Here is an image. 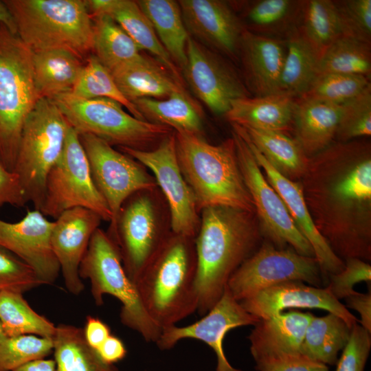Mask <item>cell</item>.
Segmentation results:
<instances>
[{
    "label": "cell",
    "instance_id": "8d00e7d4",
    "mask_svg": "<svg viewBox=\"0 0 371 371\" xmlns=\"http://www.w3.org/2000/svg\"><path fill=\"white\" fill-rule=\"evenodd\" d=\"M92 21L93 55L111 73L142 56L135 42L110 16L100 15Z\"/></svg>",
    "mask_w": 371,
    "mask_h": 371
},
{
    "label": "cell",
    "instance_id": "52a82bcc",
    "mask_svg": "<svg viewBox=\"0 0 371 371\" xmlns=\"http://www.w3.org/2000/svg\"><path fill=\"white\" fill-rule=\"evenodd\" d=\"M81 279L89 280L91 293L96 305L111 295L122 304L120 321L137 332L147 342L158 340L161 328L146 313L135 284L127 276L119 249L107 232L98 228L91 236L87 250L80 265Z\"/></svg>",
    "mask_w": 371,
    "mask_h": 371
},
{
    "label": "cell",
    "instance_id": "e0dca14e",
    "mask_svg": "<svg viewBox=\"0 0 371 371\" xmlns=\"http://www.w3.org/2000/svg\"><path fill=\"white\" fill-rule=\"evenodd\" d=\"M260 319L249 313L236 300L227 285L221 299L199 320L186 326L172 325L161 329L156 344L161 350H169L179 341L194 339L207 344L217 359L216 371H243L234 368L228 361L223 349L227 333L243 326H254Z\"/></svg>",
    "mask_w": 371,
    "mask_h": 371
},
{
    "label": "cell",
    "instance_id": "f907efd6",
    "mask_svg": "<svg viewBox=\"0 0 371 371\" xmlns=\"http://www.w3.org/2000/svg\"><path fill=\"white\" fill-rule=\"evenodd\" d=\"M27 203L18 176L0 165V208L5 205L22 207Z\"/></svg>",
    "mask_w": 371,
    "mask_h": 371
},
{
    "label": "cell",
    "instance_id": "f546056e",
    "mask_svg": "<svg viewBox=\"0 0 371 371\" xmlns=\"http://www.w3.org/2000/svg\"><path fill=\"white\" fill-rule=\"evenodd\" d=\"M85 62L61 49L33 52L34 78L40 98L70 92L79 78Z\"/></svg>",
    "mask_w": 371,
    "mask_h": 371
},
{
    "label": "cell",
    "instance_id": "277c9868",
    "mask_svg": "<svg viewBox=\"0 0 371 371\" xmlns=\"http://www.w3.org/2000/svg\"><path fill=\"white\" fill-rule=\"evenodd\" d=\"M175 137L180 170L199 212L213 206L255 212L232 136L217 145L208 143L203 136L175 132Z\"/></svg>",
    "mask_w": 371,
    "mask_h": 371
},
{
    "label": "cell",
    "instance_id": "f35d334b",
    "mask_svg": "<svg viewBox=\"0 0 371 371\" xmlns=\"http://www.w3.org/2000/svg\"><path fill=\"white\" fill-rule=\"evenodd\" d=\"M319 71L361 75L371 78V44L339 36L322 54Z\"/></svg>",
    "mask_w": 371,
    "mask_h": 371
},
{
    "label": "cell",
    "instance_id": "ab89813d",
    "mask_svg": "<svg viewBox=\"0 0 371 371\" xmlns=\"http://www.w3.org/2000/svg\"><path fill=\"white\" fill-rule=\"evenodd\" d=\"M299 29L321 58L341 36L333 0H304Z\"/></svg>",
    "mask_w": 371,
    "mask_h": 371
},
{
    "label": "cell",
    "instance_id": "836d02e7",
    "mask_svg": "<svg viewBox=\"0 0 371 371\" xmlns=\"http://www.w3.org/2000/svg\"><path fill=\"white\" fill-rule=\"evenodd\" d=\"M286 53L280 91L294 98L302 97L319 75L320 56L299 27L286 38Z\"/></svg>",
    "mask_w": 371,
    "mask_h": 371
},
{
    "label": "cell",
    "instance_id": "ac0fdd59",
    "mask_svg": "<svg viewBox=\"0 0 371 371\" xmlns=\"http://www.w3.org/2000/svg\"><path fill=\"white\" fill-rule=\"evenodd\" d=\"M54 221L38 210H27L19 221L0 219V245L29 265L41 284H52L60 268L52 246Z\"/></svg>",
    "mask_w": 371,
    "mask_h": 371
},
{
    "label": "cell",
    "instance_id": "1f68e13d",
    "mask_svg": "<svg viewBox=\"0 0 371 371\" xmlns=\"http://www.w3.org/2000/svg\"><path fill=\"white\" fill-rule=\"evenodd\" d=\"M236 126L282 176L293 181L303 177L308 157L300 144L289 135Z\"/></svg>",
    "mask_w": 371,
    "mask_h": 371
},
{
    "label": "cell",
    "instance_id": "db71d44e",
    "mask_svg": "<svg viewBox=\"0 0 371 371\" xmlns=\"http://www.w3.org/2000/svg\"><path fill=\"white\" fill-rule=\"evenodd\" d=\"M96 351L105 363L111 365L122 361L127 353L123 341L112 334Z\"/></svg>",
    "mask_w": 371,
    "mask_h": 371
},
{
    "label": "cell",
    "instance_id": "9a60e30c",
    "mask_svg": "<svg viewBox=\"0 0 371 371\" xmlns=\"http://www.w3.org/2000/svg\"><path fill=\"white\" fill-rule=\"evenodd\" d=\"M79 135V134H78ZM93 181L112 214V224L123 204L140 190L158 188L146 168L104 140L90 134H80Z\"/></svg>",
    "mask_w": 371,
    "mask_h": 371
},
{
    "label": "cell",
    "instance_id": "4dcf8cb0",
    "mask_svg": "<svg viewBox=\"0 0 371 371\" xmlns=\"http://www.w3.org/2000/svg\"><path fill=\"white\" fill-rule=\"evenodd\" d=\"M132 102L145 121L166 126L177 133L203 136L201 110L186 91L166 99L139 98Z\"/></svg>",
    "mask_w": 371,
    "mask_h": 371
},
{
    "label": "cell",
    "instance_id": "7bdbcfd3",
    "mask_svg": "<svg viewBox=\"0 0 371 371\" xmlns=\"http://www.w3.org/2000/svg\"><path fill=\"white\" fill-rule=\"evenodd\" d=\"M53 339L33 335L8 337L0 343V371H13L53 352Z\"/></svg>",
    "mask_w": 371,
    "mask_h": 371
},
{
    "label": "cell",
    "instance_id": "5bb4252c",
    "mask_svg": "<svg viewBox=\"0 0 371 371\" xmlns=\"http://www.w3.org/2000/svg\"><path fill=\"white\" fill-rule=\"evenodd\" d=\"M118 150L153 172L167 204L171 232L194 238L200 226V212L194 196L180 170L175 132L148 150L122 146L118 147Z\"/></svg>",
    "mask_w": 371,
    "mask_h": 371
},
{
    "label": "cell",
    "instance_id": "681fc988",
    "mask_svg": "<svg viewBox=\"0 0 371 371\" xmlns=\"http://www.w3.org/2000/svg\"><path fill=\"white\" fill-rule=\"evenodd\" d=\"M258 371H328L327 365L302 355L288 356L256 365Z\"/></svg>",
    "mask_w": 371,
    "mask_h": 371
},
{
    "label": "cell",
    "instance_id": "ee69618b",
    "mask_svg": "<svg viewBox=\"0 0 371 371\" xmlns=\"http://www.w3.org/2000/svg\"><path fill=\"white\" fill-rule=\"evenodd\" d=\"M371 135V84L341 105L335 142H345Z\"/></svg>",
    "mask_w": 371,
    "mask_h": 371
},
{
    "label": "cell",
    "instance_id": "6f0895ef",
    "mask_svg": "<svg viewBox=\"0 0 371 371\" xmlns=\"http://www.w3.org/2000/svg\"><path fill=\"white\" fill-rule=\"evenodd\" d=\"M6 337H8L5 335L4 331H3V328H2V326H1V325L0 324V343L1 341H3Z\"/></svg>",
    "mask_w": 371,
    "mask_h": 371
},
{
    "label": "cell",
    "instance_id": "cb8c5ba5",
    "mask_svg": "<svg viewBox=\"0 0 371 371\" xmlns=\"http://www.w3.org/2000/svg\"><path fill=\"white\" fill-rule=\"evenodd\" d=\"M313 315L297 311L260 319L248 336L256 365L301 355L306 329Z\"/></svg>",
    "mask_w": 371,
    "mask_h": 371
},
{
    "label": "cell",
    "instance_id": "b9f144b4",
    "mask_svg": "<svg viewBox=\"0 0 371 371\" xmlns=\"http://www.w3.org/2000/svg\"><path fill=\"white\" fill-rule=\"evenodd\" d=\"M371 84L365 76L339 73L319 74L300 98L342 104L361 93Z\"/></svg>",
    "mask_w": 371,
    "mask_h": 371
},
{
    "label": "cell",
    "instance_id": "74e56055",
    "mask_svg": "<svg viewBox=\"0 0 371 371\" xmlns=\"http://www.w3.org/2000/svg\"><path fill=\"white\" fill-rule=\"evenodd\" d=\"M0 324L7 337L33 335L53 339L56 326L37 313L23 293L0 291Z\"/></svg>",
    "mask_w": 371,
    "mask_h": 371
},
{
    "label": "cell",
    "instance_id": "603a6c76",
    "mask_svg": "<svg viewBox=\"0 0 371 371\" xmlns=\"http://www.w3.org/2000/svg\"><path fill=\"white\" fill-rule=\"evenodd\" d=\"M286 41L243 32L239 46L244 84L251 95L260 97L280 93Z\"/></svg>",
    "mask_w": 371,
    "mask_h": 371
},
{
    "label": "cell",
    "instance_id": "f1b7e54d",
    "mask_svg": "<svg viewBox=\"0 0 371 371\" xmlns=\"http://www.w3.org/2000/svg\"><path fill=\"white\" fill-rule=\"evenodd\" d=\"M243 4L238 17L245 30L286 41L300 25L304 0H256Z\"/></svg>",
    "mask_w": 371,
    "mask_h": 371
},
{
    "label": "cell",
    "instance_id": "d6a6232c",
    "mask_svg": "<svg viewBox=\"0 0 371 371\" xmlns=\"http://www.w3.org/2000/svg\"><path fill=\"white\" fill-rule=\"evenodd\" d=\"M136 2L150 21L175 65L182 71L186 64V45L190 35L178 2L173 0H139Z\"/></svg>",
    "mask_w": 371,
    "mask_h": 371
},
{
    "label": "cell",
    "instance_id": "9f6ffc18",
    "mask_svg": "<svg viewBox=\"0 0 371 371\" xmlns=\"http://www.w3.org/2000/svg\"><path fill=\"white\" fill-rule=\"evenodd\" d=\"M4 23L12 31L16 33L13 19L6 5L3 2V0L0 1V23Z\"/></svg>",
    "mask_w": 371,
    "mask_h": 371
},
{
    "label": "cell",
    "instance_id": "3957f363",
    "mask_svg": "<svg viewBox=\"0 0 371 371\" xmlns=\"http://www.w3.org/2000/svg\"><path fill=\"white\" fill-rule=\"evenodd\" d=\"M135 284L146 313L161 329L196 312L199 296L194 238L171 232Z\"/></svg>",
    "mask_w": 371,
    "mask_h": 371
},
{
    "label": "cell",
    "instance_id": "ffe728a7",
    "mask_svg": "<svg viewBox=\"0 0 371 371\" xmlns=\"http://www.w3.org/2000/svg\"><path fill=\"white\" fill-rule=\"evenodd\" d=\"M232 130L246 142L265 177L283 201L299 231L311 244L326 282L328 277L341 271L344 262L338 258L317 231L306 204L300 181H291L279 173L234 126Z\"/></svg>",
    "mask_w": 371,
    "mask_h": 371
},
{
    "label": "cell",
    "instance_id": "2e32d148",
    "mask_svg": "<svg viewBox=\"0 0 371 371\" xmlns=\"http://www.w3.org/2000/svg\"><path fill=\"white\" fill-rule=\"evenodd\" d=\"M181 71L194 95L214 114L224 115L232 101L251 95L236 71L218 54L190 36Z\"/></svg>",
    "mask_w": 371,
    "mask_h": 371
},
{
    "label": "cell",
    "instance_id": "4fadbf2b",
    "mask_svg": "<svg viewBox=\"0 0 371 371\" xmlns=\"http://www.w3.org/2000/svg\"><path fill=\"white\" fill-rule=\"evenodd\" d=\"M232 133L240 170L265 241L279 249L291 247L301 255L315 257L311 244L299 231L283 201L265 178L246 142L233 130Z\"/></svg>",
    "mask_w": 371,
    "mask_h": 371
},
{
    "label": "cell",
    "instance_id": "f6af8a7d",
    "mask_svg": "<svg viewBox=\"0 0 371 371\" xmlns=\"http://www.w3.org/2000/svg\"><path fill=\"white\" fill-rule=\"evenodd\" d=\"M341 36L371 44V0H333Z\"/></svg>",
    "mask_w": 371,
    "mask_h": 371
},
{
    "label": "cell",
    "instance_id": "816d5d0a",
    "mask_svg": "<svg viewBox=\"0 0 371 371\" xmlns=\"http://www.w3.org/2000/svg\"><path fill=\"white\" fill-rule=\"evenodd\" d=\"M83 332L87 342L95 350L111 335V329L106 323L91 315L87 317Z\"/></svg>",
    "mask_w": 371,
    "mask_h": 371
},
{
    "label": "cell",
    "instance_id": "30bf717a",
    "mask_svg": "<svg viewBox=\"0 0 371 371\" xmlns=\"http://www.w3.org/2000/svg\"><path fill=\"white\" fill-rule=\"evenodd\" d=\"M163 199L159 188L135 192L123 203L106 232L117 245L124 269L134 284L172 232Z\"/></svg>",
    "mask_w": 371,
    "mask_h": 371
},
{
    "label": "cell",
    "instance_id": "484cf974",
    "mask_svg": "<svg viewBox=\"0 0 371 371\" xmlns=\"http://www.w3.org/2000/svg\"><path fill=\"white\" fill-rule=\"evenodd\" d=\"M295 99L283 93L238 98L232 101L225 117L230 124L244 128L289 135L293 132Z\"/></svg>",
    "mask_w": 371,
    "mask_h": 371
},
{
    "label": "cell",
    "instance_id": "4316f807",
    "mask_svg": "<svg viewBox=\"0 0 371 371\" xmlns=\"http://www.w3.org/2000/svg\"><path fill=\"white\" fill-rule=\"evenodd\" d=\"M341 105L304 98L295 99L294 138L308 157L335 142Z\"/></svg>",
    "mask_w": 371,
    "mask_h": 371
},
{
    "label": "cell",
    "instance_id": "7402d4cb",
    "mask_svg": "<svg viewBox=\"0 0 371 371\" xmlns=\"http://www.w3.org/2000/svg\"><path fill=\"white\" fill-rule=\"evenodd\" d=\"M239 302L246 311L260 319L280 314L286 308H307L333 313L350 327L359 322L326 287L309 286L300 281L272 286Z\"/></svg>",
    "mask_w": 371,
    "mask_h": 371
},
{
    "label": "cell",
    "instance_id": "11a10c76",
    "mask_svg": "<svg viewBox=\"0 0 371 371\" xmlns=\"http://www.w3.org/2000/svg\"><path fill=\"white\" fill-rule=\"evenodd\" d=\"M13 371H56V363L52 359H40L25 363Z\"/></svg>",
    "mask_w": 371,
    "mask_h": 371
},
{
    "label": "cell",
    "instance_id": "8992f818",
    "mask_svg": "<svg viewBox=\"0 0 371 371\" xmlns=\"http://www.w3.org/2000/svg\"><path fill=\"white\" fill-rule=\"evenodd\" d=\"M33 52L0 23V165L13 172L24 122L40 99Z\"/></svg>",
    "mask_w": 371,
    "mask_h": 371
},
{
    "label": "cell",
    "instance_id": "7c38bea8",
    "mask_svg": "<svg viewBox=\"0 0 371 371\" xmlns=\"http://www.w3.org/2000/svg\"><path fill=\"white\" fill-rule=\"evenodd\" d=\"M289 281L319 287L326 283L317 260L291 247L279 249L264 240L258 250L231 276L227 286L240 302L272 286Z\"/></svg>",
    "mask_w": 371,
    "mask_h": 371
},
{
    "label": "cell",
    "instance_id": "83f0119b",
    "mask_svg": "<svg viewBox=\"0 0 371 371\" xmlns=\"http://www.w3.org/2000/svg\"><path fill=\"white\" fill-rule=\"evenodd\" d=\"M120 91L130 102L139 98L166 99L186 91L156 59L142 55L111 72Z\"/></svg>",
    "mask_w": 371,
    "mask_h": 371
},
{
    "label": "cell",
    "instance_id": "d590c367",
    "mask_svg": "<svg viewBox=\"0 0 371 371\" xmlns=\"http://www.w3.org/2000/svg\"><path fill=\"white\" fill-rule=\"evenodd\" d=\"M352 327L339 316L329 313L311 318L301 346L302 355L324 364L334 365L347 344Z\"/></svg>",
    "mask_w": 371,
    "mask_h": 371
},
{
    "label": "cell",
    "instance_id": "7a4b0ae2",
    "mask_svg": "<svg viewBox=\"0 0 371 371\" xmlns=\"http://www.w3.org/2000/svg\"><path fill=\"white\" fill-rule=\"evenodd\" d=\"M263 241L256 212L226 206L201 211L194 238L199 315H204L218 302L231 276Z\"/></svg>",
    "mask_w": 371,
    "mask_h": 371
},
{
    "label": "cell",
    "instance_id": "c3c4849f",
    "mask_svg": "<svg viewBox=\"0 0 371 371\" xmlns=\"http://www.w3.org/2000/svg\"><path fill=\"white\" fill-rule=\"evenodd\" d=\"M370 334L357 323L352 326L335 371H363L371 348Z\"/></svg>",
    "mask_w": 371,
    "mask_h": 371
},
{
    "label": "cell",
    "instance_id": "7dc6e473",
    "mask_svg": "<svg viewBox=\"0 0 371 371\" xmlns=\"http://www.w3.org/2000/svg\"><path fill=\"white\" fill-rule=\"evenodd\" d=\"M344 269L328 277L326 288L338 300L345 299L355 293V284L366 282L370 286L371 265L359 258H348L344 261Z\"/></svg>",
    "mask_w": 371,
    "mask_h": 371
},
{
    "label": "cell",
    "instance_id": "8fae6325",
    "mask_svg": "<svg viewBox=\"0 0 371 371\" xmlns=\"http://www.w3.org/2000/svg\"><path fill=\"white\" fill-rule=\"evenodd\" d=\"M76 207L92 210L102 221L110 223L112 219L111 212L93 181L79 135L69 126L62 154L47 175L40 211L56 219Z\"/></svg>",
    "mask_w": 371,
    "mask_h": 371
},
{
    "label": "cell",
    "instance_id": "5b68a950",
    "mask_svg": "<svg viewBox=\"0 0 371 371\" xmlns=\"http://www.w3.org/2000/svg\"><path fill=\"white\" fill-rule=\"evenodd\" d=\"M16 32L32 52L61 49L82 60L93 52V21L85 0H3Z\"/></svg>",
    "mask_w": 371,
    "mask_h": 371
},
{
    "label": "cell",
    "instance_id": "60d3db41",
    "mask_svg": "<svg viewBox=\"0 0 371 371\" xmlns=\"http://www.w3.org/2000/svg\"><path fill=\"white\" fill-rule=\"evenodd\" d=\"M70 93L84 99L106 98L113 100L126 108L133 116L144 120L134 104L120 91L111 73L93 54L87 58L83 70Z\"/></svg>",
    "mask_w": 371,
    "mask_h": 371
},
{
    "label": "cell",
    "instance_id": "d4e9b609",
    "mask_svg": "<svg viewBox=\"0 0 371 371\" xmlns=\"http://www.w3.org/2000/svg\"><path fill=\"white\" fill-rule=\"evenodd\" d=\"M91 18L106 15L118 23L141 50L150 53L183 87L184 80L179 68L160 43L150 21L136 1L86 0Z\"/></svg>",
    "mask_w": 371,
    "mask_h": 371
},
{
    "label": "cell",
    "instance_id": "ba28073f",
    "mask_svg": "<svg viewBox=\"0 0 371 371\" xmlns=\"http://www.w3.org/2000/svg\"><path fill=\"white\" fill-rule=\"evenodd\" d=\"M69 124L50 98H41L22 129L13 172L24 196L41 210L47 175L63 150Z\"/></svg>",
    "mask_w": 371,
    "mask_h": 371
},
{
    "label": "cell",
    "instance_id": "9c48e42d",
    "mask_svg": "<svg viewBox=\"0 0 371 371\" xmlns=\"http://www.w3.org/2000/svg\"><path fill=\"white\" fill-rule=\"evenodd\" d=\"M52 100L79 135H94L112 146L148 150L174 132L166 126L137 119L109 98L84 99L67 92Z\"/></svg>",
    "mask_w": 371,
    "mask_h": 371
},
{
    "label": "cell",
    "instance_id": "e575fe53",
    "mask_svg": "<svg viewBox=\"0 0 371 371\" xmlns=\"http://www.w3.org/2000/svg\"><path fill=\"white\" fill-rule=\"evenodd\" d=\"M53 343L56 371H120L105 363L88 344L82 328L58 324Z\"/></svg>",
    "mask_w": 371,
    "mask_h": 371
},
{
    "label": "cell",
    "instance_id": "d6986e66",
    "mask_svg": "<svg viewBox=\"0 0 371 371\" xmlns=\"http://www.w3.org/2000/svg\"><path fill=\"white\" fill-rule=\"evenodd\" d=\"M189 35L204 46L239 60V46L244 31L230 3L221 0L178 1Z\"/></svg>",
    "mask_w": 371,
    "mask_h": 371
},
{
    "label": "cell",
    "instance_id": "f5cc1de1",
    "mask_svg": "<svg viewBox=\"0 0 371 371\" xmlns=\"http://www.w3.org/2000/svg\"><path fill=\"white\" fill-rule=\"evenodd\" d=\"M346 307L357 311L361 319V326L371 333V292L361 293L355 292L345 298Z\"/></svg>",
    "mask_w": 371,
    "mask_h": 371
},
{
    "label": "cell",
    "instance_id": "44dd1931",
    "mask_svg": "<svg viewBox=\"0 0 371 371\" xmlns=\"http://www.w3.org/2000/svg\"><path fill=\"white\" fill-rule=\"evenodd\" d=\"M102 218L95 212L76 207L62 213L54 221L52 246L69 292L79 295L84 284L79 275L80 265L90 240L99 228Z\"/></svg>",
    "mask_w": 371,
    "mask_h": 371
},
{
    "label": "cell",
    "instance_id": "bcb514c9",
    "mask_svg": "<svg viewBox=\"0 0 371 371\" xmlns=\"http://www.w3.org/2000/svg\"><path fill=\"white\" fill-rule=\"evenodd\" d=\"M39 285L32 268L0 245V291L23 293Z\"/></svg>",
    "mask_w": 371,
    "mask_h": 371
},
{
    "label": "cell",
    "instance_id": "6da1fadb",
    "mask_svg": "<svg viewBox=\"0 0 371 371\" xmlns=\"http://www.w3.org/2000/svg\"><path fill=\"white\" fill-rule=\"evenodd\" d=\"M313 223L333 253L371 260V143L333 142L308 157L300 181Z\"/></svg>",
    "mask_w": 371,
    "mask_h": 371
}]
</instances>
